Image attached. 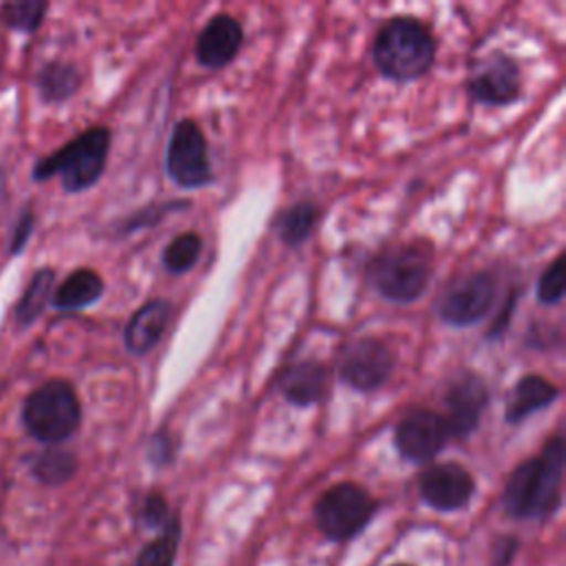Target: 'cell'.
Masks as SVG:
<instances>
[{
  "instance_id": "8fae6325",
  "label": "cell",
  "mask_w": 566,
  "mask_h": 566,
  "mask_svg": "<svg viewBox=\"0 0 566 566\" xmlns=\"http://www.w3.org/2000/svg\"><path fill=\"white\" fill-rule=\"evenodd\" d=\"M489 387L484 378L471 369L458 371L444 391V407L442 413L449 438L464 440L469 438L478 427L480 420L489 407Z\"/></svg>"
},
{
  "instance_id": "ffe728a7",
  "label": "cell",
  "mask_w": 566,
  "mask_h": 566,
  "mask_svg": "<svg viewBox=\"0 0 566 566\" xmlns=\"http://www.w3.org/2000/svg\"><path fill=\"white\" fill-rule=\"evenodd\" d=\"M318 217L321 210L314 201H296L274 214L272 230L287 248H296L310 239Z\"/></svg>"
},
{
  "instance_id": "4316f807",
  "label": "cell",
  "mask_w": 566,
  "mask_h": 566,
  "mask_svg": "<svg viewBox=\"0 0 566 566\" xmlns=\"http://www.w3.org/2000/svg\"><path fill=\"white\" fill-rule=\"evenodd\" d=\"M188 206H190V201H179V199L164 201V203H150V206L133 212L126 221H122V230L119 232L128 234V232H135V230H142V228H153L168 212H175V210H181V208H188Z\"/></svg>"
},
{
  "instance_id": "ba28073f",
  "label": "cell",
  "mask_w": 566,
  "mask_h": 566,
  "mask_svg": "<svg viewBox=\"0 0 566 566\" xmlns=\"http://www.w3.org/2000/svg\"><path fill=\"white\" fill-rule=\"evenodd\" d=\"M166 172L186 190L203 188L214 181L208 139L201 126L190 117H184L172 126L166 148Z\"/></svg>"
},
{
  "instance_id": "d6a6232c",
  "label": "cell",
  "mask_w": 566,
  "mask_h": 566,
  "mask_svg": "<svg viewBox=\"0 0 566 566\" xmlns=\"http://www.w3.org/2000/svg\"><path fill=\"white\" fill-rule=\"evenodd\" d=\"M398 566H405V564H398Z\"/></svg>"
},
{
  "instance_id": "3957f363",
  "label": "cell",
  "mask_w": 566,
  "mask_h": 566,
  "mask_svg": "<svg viewBox=\"0 0 566 566\" xmlns=\"http://www.w3.org/2000/svg\"><path fill=\"white\" fill-rule=\"evenodd\" d=\"M433 276V248L424 241L394 243L367 263L369 285L391 303L418 301Z\"/></svg>"
},
{
  "instance_id": "2e32d148",
  "label": "cell",
  "mask_w": 566,
  "mask_h": 566,
  "mask_svg": "<svg viewBox=\"0 0 566 566\" xmlns=\"http://www.w3.org/2000/svg\"><path fill=\"white\" fill-rule=\"evenodd\" d=\"M329 385V369L318 360H296L281 369L279 391L281 396L296 405L310 407L325 398Z\"/></svg>"
},
{
  "instance_id": "8992f818",
  "label": "cell",
  "mask_w": 566,
  "mask_h": 566,
  "mask_svg": "<svg viewBox=\"0 0 566 566\" xmlns=\"http://www.w3.org/2000/svg\"><path fill=\"white\" fill-rule=\"evenodd\" d=\"M376 500L356 482L329 486L314 504V522L329 539L343 542L358 535L376 513Z\"/></svg>"
},
{
  "instance_id": "7402d4cb",
  "label": "cell",
  "mask_w": 566,
  "mask_h": 566,
  "mask_svg": "<svg viewBox=\"0 0 566 566\" xmlns=\"http://www.w3.org/2000/svg\"><path fill=\"white\" fill-rule=\"evenodd\" d=\"M31 471L38 482L46 486H60L75 475L77 455L71 449H64L62 444H53L35 455Z\"/></svg>"
},
{
  "instance_id": "7c38bea8",
  "label": "cell",
  "mask_w": 566,
  "mask_h": 566,
  "mask_svg": "<svg viewBox=\"0 0 566 566\" xmlns=\"http://www.w3.org/2000/svg\"><path fill=\"white\" fill-rule=\"evenodd\" d=\"M449 442V431L442 413L429 407H411L402 413L394 431L398 453L413 462L424 464L433 460Z\"/></svg>"
},
{
  "instance_id": "6da1fadb",
  "label": "cell",
  "mask_w": 566,
  "mask_h": 566,
  "mask_svg": "<svg viewBox=\"0 0 566 566\" xmlns=\"http://www.w3.org/2000/svg\"><path fill=\"white\" fill-rule=\"evenodd\" d=\"M566 449L564 438L553 436L542 447V453L520 462L502 491V506L515 520H546L562 504Z\"/></svg>"
},
{
  "instance_id": "1f68e13d",
  "label": "cell",
  "mask_w": 566,
  "mask_h": 566,
  "mask_svg": "<svg viewBox=\"0 0 566 566\" xmlns=\"http://www.w3.org/2000/svg\"><path fill=\"white\" fill-rule=\"evenodd\" d=\"M515 551H517V539L515 537H502L493 548V566H509Z\"/></svg>"
},
{
  "instance_id": "d6986e66",
  "label": "cell",
  "mask_w": 566,
  "mask_h": 566,
  "mask_svg": "<svg viewBox=\"0 0 566 566\" xmlns=\"http://www.w3.org/2000/svg\"><path fill=\"white\" fill-rule=\"evenodd\" d=\"M35 84L46 104H62L80 91L82 73L73 62L51 60L38 71Z\"/></svg>"
},
{
  "instance_id": "9a60e30c",
  "label": "cell",
  "mask_w": 566,
  "mask_h": 566,
  "mask_svg": "<svg viewBox=\"0 0 566 566\" xmlns=\"http://www.w3.org/2000/svg\"><path fill=\"white\" fill-rule=\"evenodd\" d=\"M175 305L168 298H148L128 318L124 329V345L133 356H146L170 325Z\"/></svg>"
},
{
  "instance_id": "cb8c5ba5",
  "label": "cell",
  "mask_w": 566,
  "mask_h": 566,
  "mask_svg": "<svg viewBox=\"0 0 566 566\" xmlns=\"http://www.w3.org/2000/svg\"><path fill=\"white\" fill-rule=\"evenodd\" d=\"M201 248H203V241H201L199 232H195V230L181 232L166 243V248L161 252V265L170 274H184L195 268V263L199 261Z\"/></svg>"
},
{
  "instance_id": "7a4b0ae2",
  "label": "cell",
  "mask_w": 566,
  "mask_h": 566,
  "mask_svg": "<svg viewBox=\"0 0 566 566\" xmlns=\"http://www.w3.org/2000/svg\"><path fill=\"white\" fill-rule=\"evenodd\" d=\"M371 62L387 80L413 82L433 66L436 40L420 20L396 15L378 29L371 42Z\"/></svg>"
},
{
  "instance_id": "ac0fdd59",
  "label": "cell",
  "mask_w": 566,
  "mask_h": 566,
  "mask_svg": "<svg viewBox=\"0 0 566 566\" xmlns=\"http://www.w3.org/2000/svg\"><path fill=\"white\" fill-rule=\"evenodd\" d=\"M104 290H106L104 279L95 270L77 268L53 290L51 305L55 310H64V312L84 310V307L97 303L102 298Z\"/></svg>"
},
{
  "instance_id": "f546056e",
  "label": "cell",
  "mask_w": 566,
  "mask_h": 566,
  "mask_svg": "<svg viewBox=\"0 0 566 566\" xmlns=\"http://www.w3.org/2000/svg\"><path fill=\"white\" fill-rule=\"evenodd\" d=\"M33 226H35V214L31 208H24L15 228H13V234H11V241H9V254L15 256L22 252V248L27 245L31 232H33Z\"/></svg>"
},
{
  "instance_id": "d4e9b609",
  "label": "cell",
  "mask_w": 566,
  "mask_h": 566,
  "mask_svg": "<svg viewBox=\"0 0 566 566\" xmlns=\"http://www.w3.org/2000/svg\"><path fill=\"white\" fill-rule=\"evenodd\" d=\"M46 9V0H9L0 4V22L11 31L33 33L42 24Z\"/></svg>"
},
{
  "instance_id": "83f0119b",
  "label": "cell",
  "mask_w": 566,
  "mask_h": 566,
  "mask_svg": "<svg viewBox=\"0 0 566 566\" xmlns=\"http://www.w3.org/2000/svg\"><path fill=\"white\" fill-rule=\"evenodd\" d=\"M139 517L146 526L150 528H164L166 522L170 520V511H168V502L164 497V493L159 491H150L139 506Z\"/></svg>"
},
{
  "instance_id": "277c9868",
  "label": "cell",
  "mask_w": 566,
  "mask_h": 566,
  "mask_svg": "<svg viewBox=\"0 0 566 566\" xmlns=\"http://www.w3.org/2000/svg\"><path fill=\"white\" fill-rule=\"evenodd\" d=\"M111 150V128L91 126L75 135L71 142L60 146L46 157H40L33 166V179L46 181L60 177L62 188L69 195L93 188L106 170Z\"/></svg>"
},
{
  "instance_id": "e0dca14e",
  "label": "cell",
  "mask_w": 566,
  "mask_h": 566,
  "mask_svg": "<svg viewBox=\"0 0 566 566\" xmlns=\"http://www.w3.org/2000/svg\"><path fill=\"white\" fill-rule=\"evenodd\" d=\"M559 398V387L539 374L522 376L509 391L504 402L506 424H520L528 416L551 407Z\"/></svg>"
},
{
  "instance_id": "f1b7e54d",
  "label": "cell",
  "mask_w": 566,
  "mask_h": 566,
  "mask_svg": "<svg viewBox=\"0 0 566 566\" xmlns=\"http://www.w3.org/2000/svg\"><path fill=\"white\" fill-rule=\"evenodd\" d=\"M175 438L166 431V429H159L150 436V442H148V460L155 464V467H164V464H170L172 458H175Z\"/></svg>"
},
{
  "instance_id": "5b68a950",
  "label": "cell",
  "mask_w": 566,
  "mask_h": 566,
  "mask_svg": "<svg viewBox=\"0 0 566 566\" xmlns=\"http://www.w3.org/2000/svg\"><path fill=\"white\" fill-rule=\"evenodd\" d=\"M22 424L31 438L53 447L69 440L82 424V402L64 378L38 385L22 405Z\"/></svg>"
},
{
  "instance_id": "4fadbf2b",
  "label": "cell",
  "mask_w": 566,
  "mask_h": 566,
  "mask_svg": "<svg viewBox=\"0 0 566 566\" xmlns=\"http://www.w3.org/2000/svg\"><path fill=\"white\" fill-rule=\"evenodd\" d=\"M418 491L424 504L449 513L464 509L475 493L473 475L458 462H442L424 469L418 478Z\"/></svg>"
},
{
  "instance_id": "44dd1931",
  "label": "cell",
  "mask_w": 566,
  "mask_h": 566,
  "mask_svg": "<svg viewBox=\"0 0 566 566\" xmlns=\"http://www.w3.org/2000/svg\"><path fill=\"white\" fill-rule=\"evenodd\" d=\"M55 290V270L53 268H40L31 281L27 283L24 292L20 294L15 307H13V321L18 327H29L33 325L46 305L51 303Z\"/></svg>"
},
{
  "instance_id": "484cf974",
  "label": "cell",
  "mask_w": 566,
  "mask_h": 566,
  "mask_svg": "<svg viewBox=\"0 0 566 566\" xmlns=\"http://www.w3.org/2000/svg\"><path fill=\"white\" fill-rule=\"evenodd\" d=\"M566 292V265L564 254H559L537 279V301L544 305H557Z\"/></svg>"
},
{
  "instance_id": "52a82bcc",
  "label": "cell",
  "mask_w": 566,
  "mask_h": 566,
  "mask_svg": "<svg viewBox=\"0 0 566 566\" xmlns=\"http://www.w3.org/2000/svg\"><path fill=\"white\" fill-rule=\"evenodd\" d=\"M497 296V279L491 270L467 272L438 294L436 316L449 327H471L489 316Z\"/></svg>"
},
{
  "instance_id": "9c48e42d",
  "label": "cell",
  "mask_w": 566,
  "mask_h": 566,
  "mask_svg": "<svg viewBox=\"0 0 566 566\" xmlns=\"http://www.w3.org/2000/svg\"><path fill=\"white\" fill-rule=\"evenodd\" d=\"M396 354L376 336H360L349 340L336 363L338 378L360 394L378 391L394 374Z\"/></svg>"
},
{
  "instance_id": "603a6c76",
  "label": "cell",
  "mask_w": 566,
  "mask_h": 566,
  "mask_svg": "<svg viewBox=\"0 0 566 566\" xmlns=\"http://www.w3.org/2000/svg\"><path fill=\"white\" fill-rule=\"evenodd\" d=\"M179 537H181L179 517L170 515L166 526L159 528V535L139 551L137 566H175Z\"/></svg>"
},
{
  "instance_id": "4dcf8cb0",
  "label": "cell",
  "mask_w": 566,
  "mask_h": 566,
  "mask_svg": "<svg viewBox=\"0 0 566 566\" xmlns=\"http://www.w3.org/2000/svg\"><path fill=\"white\" fill-rule=\"evenodd\" d=\"M517 296H520V290H509L506 301H504V305H502V310H500L497 318L493 321L491 329L486 332V338H491V340H493V338H500V334L509 327L511 314H513V310H515V305H517Z\"/></svg>"
},
{
  "instance_id": "5bb4252c",
  "label": "cell",
  "mask_w": 566,
  "mask_h": 566,
  "mask_svg": "<svg viewBox=\"0 0 566 566\" xmlns=\"http://www.w3.org/2000/svg\"><path fill=\"white\" fill-rule=\"evenodd\" d=\"M243 24L230 13L212 15L195 42V57L208 71L228 66L243 46Z\"/></svg>"
},
{
  "instance_id": "30bf717a",
  "label": "cell",
  "mask_w": 566,
  "mask_h": 566,
  "mask_svg": "<svg viewBox=\"0 0 566 566\" xmlns=\"http://www.w3.org/2000/svg\"><path fill=\"white\" fill-rule=\"evenodd\" d=\"M467 91L473 102L484 106H509L522 97V75L517 62L504 51L480 57L469 73Z\"/></svg>"
}]
</instances>
